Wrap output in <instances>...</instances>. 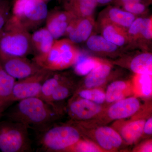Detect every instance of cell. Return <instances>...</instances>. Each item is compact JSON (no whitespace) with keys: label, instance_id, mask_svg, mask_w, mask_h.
<instances>
[{"label":"cell","instance_id":"cell-1","mask_svg":"<svg viewBox=\"0 0 152 152\" xmlns=\"http://www.w3.org/2000/svg\"><path fill=\"white\" fill-rule=\"evenodd\" d=\"M17 102L7 113V120L41 132L51 127L57 113L54 104L37 97Z\"/></svg>","mask_w":152,"mask_h":152},{"label":"cell","instance_id":"cell-2","mask_svg":"<svg viewBox=\"0 0 152 152\" xmlns=\"http://www.w3.org/2000/svg\"><path fill=\"white\" fill-rule=\"evenodd\" d=\"M32 53L31 34L12 15L0 32V57H26Z\"/></svg>","mask_w":152,"mask_h":152},{"label":"cell","instance_id":"cell-3","mask_svg":"<svg viewBox=\"0 0 152 152\" xmlns=\"http://www.w3.org/2000/svg\"><path fill=\"white\" fill-rule=\"evenodd\" d=\"M72 43L69 39L56 40L48 52L34 56L32 60L41 68L52 72L67 68L75 63L78 56Z\"/></svg>","mask_w":152,"mask_h":152},{"label":"cell","instance_id":"cell-4","mask_svg":"<svg viewBox=\"0 0 152 152\" xmlns=\"http://www.w3.org/2000/svg\"><path fill=\"white\" fill-rule=\"evenodd\" d=\"M48 13L44 0H14L12 8V15L29 32L45 22Z\"/></svg>","mask_w":152,"mask_h":152},{"label":"cell","instance_id":"cell-5","mask_svg":"<svg viewBox=\"0 0 152 152\" xmlns=\"http://www.w3.org/2000/svg\"><path fill=\"white\" fill-rule=\"evenodd\" d=\"M28 128L10 120L0 122V151L26 152L32 151Z\"/></svg>","mask_w":152,"mask_h":152},{"label":"cell","instance_id":"cell-6","mask_svg":"<svg viewBox=\"0 0 152 152\" xmlns=\"http://www.w3.org/2000/svg\"><path fill=\"white\" fill-rule=\"evenodd\" d=\"M40 142L46 151H62L79 141L80 134L75 128L69 126L50 127L42 132Z\"/></svg>","mask_w":152,"mask_h":152},{"label":"cell","instance_id":"cell-7","mask_svg":"<svg viewBox=\"0 0 152 152\" xmlns=\"http://www.w3.org/2000/svg\"><path fill=\"white\" fill-rule=\"evenodd\" d=\"M52 72L42 69L34 75L16 82L11 97V104L27 98L38 97L44 82Z\"/></svg>","mask_w":152,"mask_h":152},{"label":"cell","instance_id":"cell-8","mask_svg":"<svg viewBox=\"0 0 152 152\" xmlns=\"http://www.w3.org/2000/svg\"><path fill=\"white\" fill-rule=\"evenodd\" d=\"M0 64L9 75L19 80L34 75L43 69L26 57H0Z\"/></svg>","mask_w":152,"mask_h":152},{"label":"cell","instance_id":"cell-9","mask_svg":"<svg viewBox=\"0 0 152 152\" xmlns=\"http://www.w3.org/2000/svg\"><path fill=\"white\" fill-rule=\"evenodd\" d=\"M75 17L68 11H53L48 13L46 20V28L55 40L66 34L67 29Z\"/></svg>","mask_w":152,"mask_h":152},{"label":"cell","instance_id":"cell-10","mask_svg":"<svg viewBox=\"0 0 152 152\" xmlns=\"http://www.w3.org/2000/svg\"><path fill=\"white\" fill-rule=\"evenodd\" d=\"M56 40L46 28H38L31 34L33 53L35 56L44 54L49 51Z\"/></svg>","mask_w":152,"mask_h":152},{"label":"cell","instance_id":"cell-11","mask_svg":"<svg viewBox=\"0 0 152 152\" xmlns=\"http://www.w3.org/2000/svg\"><path fill=\"white\" fill-rule=\"evenodd\" d=\"M140 102L135 98L120 100L109 109V117L112 119H121L131 116L138 110Z\"/></svg>","mask_w":152,"mask_h":152},{"label":"cell","instance_id":"cell-12","mask_svg":"<svg viewBox=\"0 0 152 152\" xmlns=\"http://www.w3.org/2000/svg\"><path fill=\"white\" fill-rule=\"evenodd\" d=\"M93 26L88 19L77 21L74 19L67 29L66 34L73 43H80L88 39L91 34Z\"/></svg>","mask_w":152,"mask_h":152},{"label":"cell","instance_id":"cell-13","mask_svg":"<svg viewBox=\"0 0 152 152\" xmlns=\"http://www.w3.org/2000/svg\"><path fill=\"white\" fill-rule=\"evenodd\" d=\"M16 79L0 66V114L11 105V99Z\"/></svg>","mask_w":152,"mask_h":152},{"label":"cell","instance_id":"cell-14","mask_svg":"<svg viewBox=\"0 0 152 152\" xmlns=\"http://www.w3.org/2000/svg\"><path fill=\"white\" fill-rule=\"evenodd\" d=\"M71 113L82 119H87L99 113L101 107L97 104L89 100H78L72 102L70 106Z\"/></svg>","mask_w":152,"mask_h":152},{"label":"cell","instance_id":"cell-15","mask_svg":"<svg viewBox=\"0 0 152 152\" xmlns=\"http://www.w3.org/2000/svg\"><path fill=\"white\" fill-rule=\"evenodd\" d=\"M95 136L100 145L106 150L118 148L122 142L120 135L113 129L108 127L98 129L95 133Z\"/></svg>","mask_w":152,"mask_h":152},{"label":"cell","instance_id":"cell-16","mask_svg":"<svg viewBox=\"0 0 152 152\" xmlns=\"http://www.w3.org/2000/svg\"><path fill=\"white\" fill-rule=\"evenodd\" d=\"M67 11L76 16H89L96 7V0H64Z\"/></svg>","mask_w":152,"mask_h":152},{"label":"cell","instance_id":"cell-17","mask_svg":"<svg viewBox=\"0 0 152 152\" xmlns=\"http://www.w3.org/2000/svg\"><path fill=\"white\" fill-rule=\"evenodd\" d=\"M110 66L106 64H99L88 74L85 83L88 88L100 86L106 80L110 72Z\"/></svg>","mask_w":152,"mask_h":152},{"label":"cell","instance_id":"cell-18","mask_svg":"<svg viewBox=\"0 0 152 152\" xmlns=\"http://www.w3.org/2000/svg\"><path fill=\"white\" fill-rule=\"evenodd\" d=\"M152 56L151 53H145L136 56L131 64V69L140 75H152Z\"/></svg>","mask_w":152,"mask_h":152},{"label":"cell","instance_id":"cell-19","mask_svg":"<svg viewBox=\"0 0 152 152\" xmlns=\"http://www.w3.org/2000/svg\"><path fill=\"white\" fill-rule=\"evenodd\" d=\"M144 120H139L128 124L123 128L121 135L128 143L132 144L136 141L143 132Z\"/></svg>","mask_w":152,"mask_h":152},{"label":"cell","instance_id":"cell-20","mask_svg":"<svg viewBox=\"0 0 152 152\" xmlns=\"http://www.w3.org/2000/svg\"><path fill=\"white\" fill-rule=\"evenodd\" d=\"M87 45L91 50L94 52L111 53L116 50L117 46L100 36L94 35L88 39Z\"/></svg>","mask_w":152,"mask_h":152},{"label":"cell","instance_id":"cell-21","mask_svg":"<svg viewBox=\"0 0 152 152\" xmlns=\"http://www.w3.org/2000/svg\"><path fill=\"white\" fill-rule=\"evenodd\" d=\"M62 83L61 76L58 74H54L52 72L44 82L40 93L37 97L46 102H48L57 87Z\"/></svg>","mask_w":152,"mask_h":152},{"label":"cell","instance_id":"cell-22","mask_svg":"<svg viewBox=\"0 0 152 152\" xmlns=\"http://www.w3.org/2000/svg\"><path fill=\"white\" fill-rule=\"evenodd\" d=\"M109 15L112 21L124 27H129L135 19L133 14L115 8L109 11Z\"/></svg>","mask_w":152,"mask_h":152},{"label":"cell","instance_id":"cell-23","mask_svg":"<svg viewBox=\"0 0 152 152\" xmlns=\"http://www.w3.org/2000/svg\"><path fill=\"white\" fill-rule=\"evenodd\" d=\"M126 85L123 81H116L111 84L108 87L105 95V100L108 102H113L122 99L124 97V91Z\"/></svg>","mask_w":152,"mask_h":152},{"label":"cell","instance_id":"cell-24","mask_svg":"<svg viewBox=\"0 0 152 152\" xmlns=\"http://www.w3.org/2000/svg\"><path fill=\"white\" fill-rule=\"evenodd\" d=\"M75 70L81 75H86L99 65L95 60L84 56H78L75 62Z\"/></svg>","mask_w":152,"mask_h":152},{"label":"cell","instance_id":"cell-25","mask_svg":"<svg viewBox=\"0 0 152 152\" xmlns=\"http://www.w3.org/2000/svg\"><path fill=\"white\" fill-rule=\"evenodd\" d=\"M103 35L106 40L117 46H121L125 44V38L111 25H109L104 28Z\"/></svg>","mask_w":152,"mask_h":152},{"label":"cell","instance_id":"cell-26","mask_svg":"<svg viewBox=\"0 0 152 152\" xmlns=\"http://www.w3.org/2000/svg\"><path fill=\"white\" fill-rule=\"evenodd\" d=\"M81 97L86 99L92 101L97 104H102L105 100V95L97 89L84 90L79 93Z\"/></svg>","mask_w":152,"mask_h":152},{"label":"cell","instance_id":"cell-27","mask_svg":"<svg viewBox=\"0 0 152 152\" xmlns=\"http://www.w3.org/2000/svg\"><path fill=\"white\" fill-rule=\"evenodd\" d=\"M11 10L10 3L9 1L2 0L0 1V32L12 15Z\"/></svg>","mask_w":152,"mask_h":152},{"label":"cell","instance_id":"cell-28","mask_svg":"<svg viewBox=\"0 0 152 152\" xmlns=\"http://www.w3.org/2000/svg\"><path fill=\"white\" fill-rule=\"evenodd\" d=\"M69 93V89L62 82L57 87L48 102L53 104L55 102L65 99L68 97Z\"/></svg>","mask_w":152,"mask_h":152},{"label":"cell","instance_id":"cell-29","mask_svg":"<svg viewBox=\"0 0 152 152\" xmlns=\"http://www.w3.org/2000/svg\"><path fill=\"white\" fill-rule=\"evenodd\" d=\"M75 150L77 152H100L97 146L94 144L90 142L83 141L78 142L75 145Z\"/></svg>","mask_w":152,"mask_h":152},{"label":"cell","instance_id":"cell-30","mask_svg":"<svg viewBox=\"0 0 152 152\" xmlns=\"http://www.w3.org/2000/svg\"><path fill=\"white\" fill-rule=\"evenodd\" d=\"M152 75H141L140 83L142 86V93L145 96H149L152 93Z\"/></svg>","mask_w":152,"mask_h":152},{"label":"cell","instance_id":"cell-31","mask_svg":"<svg viewBox=\"0 0 152 152\" xmlns=\"http://www.w3.org/2000/svg\"><path fill=\"white\" fill-rule=\"evenodd\" d=\"M124 8L127 12L133 14L142 13L145 10V6L140 2L129 3L124 4Z\"/></svg>","mask_w":152,"mask_h":152},{"label":"cell","instance_id":"cell-32","mask_svg":"<svg viewBox=\"0 0 152 152\" xmlns=\"http://www.w3.org/2000/svg\"><path fill=\"white\" fill-rule=\"evenodd\" d=\"M152 21L151 18L143 19L140 33L147 39H150L152 37Z\"/></svg>","mask_w":152,"mask_h":152},{"label":"cell","instance_id":"cell-33","mask_svg":"<svg viewBox=\"0 0 152 152\" xmlns=\"http://www.w3.org/2000/svg\"><path fill=\"white\" fill-rule=\"evenodd\" d=\"M143 18H139L135 19L129 28V32L132 35H137L140 31Z\"/></svg>","mask_w":152,"mask_h":152},{"label":"cell","instance_id":"cell-34","mask_svg":"<svg viewBox=\"0 0 152 152\" xmlns=\"http://www.w3.org/2000/svg\"><path fill=\"white\" fill-rule=\"evenodd\" d=\"M143 132L148 134H151L152 133V119L150 118L144 125Z\"/></svg>","mask_w":152,"mask_h":152},{"label":"cell","instance_id":"cell-35","mask_svg":"<svg viewBox=\"0 0 152 152\" xmlns=\"http://www.w3.org/2000/svg\"><path fill=\"white\" fill-rule=\"evenodd\" d=\"M152 144L151 142H149L145 144L142 147V152H152Z\"/></svg>","mask_w":152,"mask_h":152},{"label":"cell","instance_id":"cell-36","mask_svg":"<svg viewBox=\"0 0 152 152\" xmlns=\"http://www.w3.org/2000/svg\"><path fill=\"white\" fill-rule=\"evenodd\" d=\"M124 4L129 3L140 2L142 0H120Z\"/></svg>","mask_w":152,"mask_h":152},{"label":"cell","instance_id":"cell-37","mask_svg":"<svg viewBox=\"0 0 152 152\" xmlns=\"http://www.w3.org/2000/svg\"><path fill=\"white\" fill-rule=\"evenodd\" d=\"M97 4H105L110 2L113 0H96Z\"/></svg>","mask_w":152,"mask_h":152},{"label":"cell","instance_id":"cell-38","mask_svg":"<svg viewBox=\"0 0 152 152\" xmlns=\"http://www.w3.org/2000/svg\"><path fill=\"white\" fill-rule=\"evenodd\" d=\"M1 66V64H0V66Z\"/></svg>","mask_w":152,"mask_h":152},{"label":"cell","instance_id":"cell-39","mask_svg":"<svg viewBox=\"0 0 152 152\" xmlns=\"http://www.w3.org/2000/svg\"><path fill=\"white\" fill-rule=\"evenodd\" d=\"M2 1V0H0V1Z\"/></svg>","mask_w":152,"mask_h":152}]
</instances>
